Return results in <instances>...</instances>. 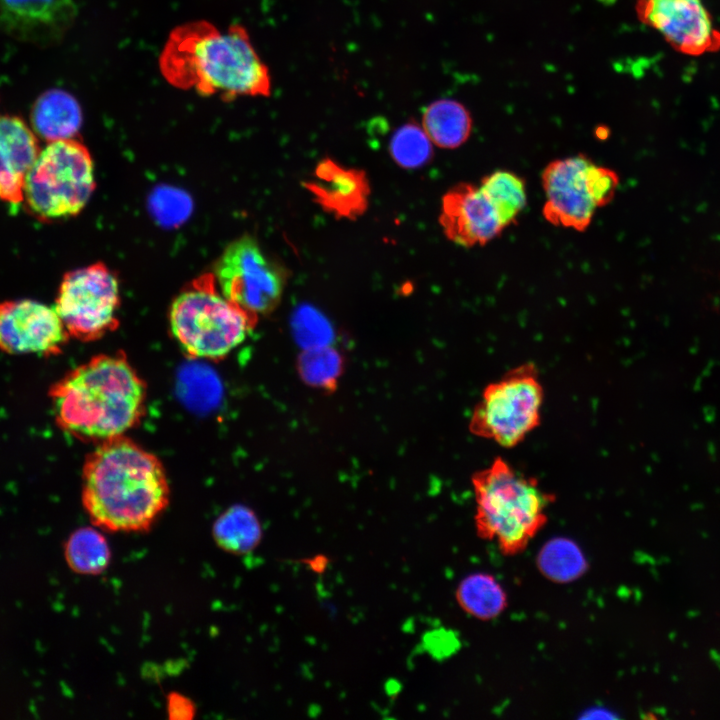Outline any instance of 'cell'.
Returning <instances> with one entry per match:
<instances>
[{"label": "cell", "instance_id": "cell-8", "mask_svg": "<svg viewBox=\"0 0 720 720\" xmlns=\"http://www.w3.org/2000/svg\"><path fill=\"white\" fill-rule=\"evenodd\" d=\"M69 335L94 341L119 325V282L103 263L67 272L53 305Z\"/></svg>", "mask_w": 720, "mask_h": 720}, {"label": "cell", "instance_id": "cell-9", "mask_svg": "<svg viewBox=\"0 0 720 720\" xmlns=\"http://www.w3.org/2000/svg\"><path fill=\"white\" fill-rule=\"evenodd\" d=\"M213 274L221 293L255 317L278 306L287 280V271L248 235L224 249Z\"/></svg>", "mask_w": 720, "mask_h": 720}, {"label": "cell", "instance_id": "cell-20", "mask_svg": "<svg viewBox=\"0 0 720 720\" xmlns=\"http://www.w3.org/2000/svg\"><path fill=\"white\" fill-rule=\"evenodd\" d=\"M213 535L216 543L231 553L252 551L262 537L261 525L251 510L235 506L215 522Z\"/></svg>", "mask_w": 720, "mask_h": 720}, {"label": "cell", "instance_id": "cell-4", "mask_svg": "<svg viewBox=\"0 0 720 720\" xmlns=\"http://www.w3.org/2000/svg\"><path fill=\"white\" fill-rule=\"evenodd\" d=\"M479 537L496 541L504 555L522 552L547 522L555 496L501 457L472 476Z\"/></svg>", "mask_w": 720, "mask_h": 720}, {"label": "cell", "instance_id": "cell-21", "mask_svg": "<svg viewBox=\"0 0 720 720\" xmlns=\"http://www.w3.org/2000/svg\"><path fill=\"white\" fill-rule=\"evenodd\" d=\"M456 599L463 610L480 619L494 618L506 607V595L500 584L483 573L464 578L457 587Z\"/></svg>", "mask_w": 720, "mask_h": 720}, {"label": "cell", "instance_id": "cell-18", "mask_svg": "<svg viewBox=\"0 0 720 720\" xmlns=\"http://www.w3.org/2000/svg\"><path fill=\"white\" fill-rule=\"evenodd\" d=\"M423 129L431 142L442 148H457L469 138L472 118L458 101L437 100L425 108Z\"/></svg>", "mask_w": 720, "mask_h": 720}, {"label": "cell", "instance_id": "cell-15", "mask_svg": "<svg viewBox=\"0 0 720 720\" xmlns=\"http://www.w3.org/2000/svg\"><path fill=\"white\" fill-rule=\"evenodd\" d=\"M305 187L322 208L337 217L354 219L368 206L370 188L364 171L345 168L329 158L318 163L314 179Z\"/></svg>", "mask_w": 720, "mask_h": 720}, {"label": "cell", "instance_id": "cell-22", "mask_svg": "<svg viewBox=\"0 0 720 720\" xmlns=\"http://www.w3.org/2000/svg\"><path fill=\"white\" fill-rule=\"evenodd\" d=\"M64 556L69 567L83 575L102 573L111 560L106 538L94 528H80L66 541Z\"/></svg>", "mask_w": 720, "mask_h": 720}, {"label": "cell", "instance_id": "cell-7", "mask_svg": "<svg viewBox=\"0 0 720 720\" xmlns=\"http://www.w3.org/2000/svg\"><path fill=\"white\" fill-rule=\"evenodd\" d=\"M543 400L536 366L523 363L485 387L472 412L470 431L512 448L540 424Z\"/></svg>", "mask_w": 720, "mask_h": 720}, {"label": "cell", "instance_id": "cell-2", "mask_svg": "<svg viewBox=\"0 0 720 720\" xmlns=\"http://www.w3.org/2000/svg\"><path fill=\"white\" fill-rule=\"evenodd\" d=\"M159 68L173 87L223 101L271 94L269 69L240 24L221 29L195 20L176 26L159 55Z\"/></svg>", "mask_w": 720, "mask_h": 720}, {"label": "cell", "instance_id": "cell-1", "mask_svg": "<svg viewBox=\"0 0 720 720\" xmlns=\"http://www.w3.org/2000/svg\"><path fill=\"white\" fill-rule=\"evenodd\" d=\"M83 507L95 527L145 532L169 504L160 459L125 435L97 443L82 469Z\"/></svg>", "mask_w": 720, "mask_h": 720}, {"label": "cell", "instance_id": "cell-5", "mask_svg": "<svg viewBox=\"0 0 720 720\" xmlns=\"http://www.w3.org/2000/svg\"><path fill=\"white\" fill-rule=\"evenodd\" d=\"M256 322L257 317L221 293L213 273L192 280L169 310L173 337L185 354L195 359L224 358L245 340Z\"/></svg>", "mask_w": 720, "mask_h": 720}, {"label": "cell", "instance_id": "cell-12", "mask_svg": "<svg viewBox=\"0 0 720 720\" xmlns=\"http://www.w3.org/2000/svg\"><path fill=\"white\" fill-rule=\"evenodd\" d=\"M70 335L54 306L32 299L0 302V350L12 354L56 355Z\"/></svg>", "mask_w": 720, "mask_h": 720}, {"label": "cell", "instance_id": "cell-19", "mask_svg": "<svg viewBox=\"0 0 720 720\" xmlns=\"http://www.w3.org/2000/svg\"><path fill=\"white\" fill-rule=\"evenodd\" d=\"M480 188L493 206L502 226L516 222L527 203L525 183L521 177L497 170L481 180Z\"/></svg>", "mask_w": 720, "mask_h": 720}, {"label": "cell", "instance_id": "cell-13", "mask_svg": "<svg viewBox=\"0 0 720 720\" xmlns=\"http://www.w3.org/2000/svg\"><path fill=\"white\" fill-rule=\"evenodd\" d=\"M77 14L74 0H0V30L18 41L47 47L63 40Z\"/></svg>", "mask_w": 720, "mask_h": 720}, {"label": "cell", "instance_id": "cell-25", "mask_svg": "<svg viewBox=\"0 0 720 720\" xmlns=\"http://www.w3.org/2000/svg\"><path fill=\"white\" fill-rule=\"evenodd\" d=\"M342 369V359L332 348H307L298 359V371L304 381L313 386L330 388L336 383Z\"/></svg>", "mask_w": 720, "mask_h": 720}, {"label": "cell", "instance_id": "cell-3", "mask_svg": "<svg viewBox=\"0 0 720 720\" xmlns=\"http://www.w3.org/2000/svg\"><path fill=\"white\" fill-rule=\"evenodd\" d=\"M49 397L63 431L99 443L139 424L147 385L123 352L99 354L53 384Z\"/></svg>", "mask_w": 720, "mask_h": 720}, {"label": "cell", "instance_id": "cell-6", "mask_svg": "<svg viewBox=\"0 0 720 720\" xmlns=\"http://www.w3.org/2000/svg\"><path fill=\"white\" fill-rule=\"evenodd\" d=\"M96 187L94 164L87 147L74 138L48 142L28 171L23 201L41 221L76 216Z\"/></svg>", "mask_w": 720, "mask_h": 720}, {"label": "cell", "instance_id": "cell-14", "mask_svg": "<svg viewBox=\"0 0 720 720\" xmlns=\"http://www.w3.org/2000/svg\"><path fill=\"white\" fill-rule=\"evenodd\" d=\"M440 225L457 245H485L505 229L480 186L460 183L442 198Z\"/></svg>", "mask_w": 720, "mask_h": 720}, {"label": "cell", "instance_id": "cell-28", "mask_svg": "<svg viewBox=\"0 0 720 720\" xmlns=\"http://www.w3.org/2000/svg\"><path fill=\"white\" fill-rule=\"evenodd\" d=\"M169 712H176V717L184 716L190 717L193 713L191 702L180 695H170L169 697Z\"/></svg>", "mask_w": 720, "mask_h": 720}, {"label": "cell", "instance_id": "cell-10", "mask_svg": "<svg viewBox=\"0 0 720 720\" xmlns=\"http://www.w3.org/2000/svg\"><path fill=\"white\" fill-rule=\"evenodd\" d=\"M639 20L677 52L701 56L720 50V30L702 0H636Z\"/></svg>", "mask_w": 720, "mask_h": 720}, {"label": "cell", "instance_id": "cell-26", "mask_svg": "<svg viewBox=\"0 0 720 720\" xmlns=\"http://www.w3.org/2000/svg\"><path fill=\"white\" fill-rule=\"evenodd\" d=\"M296 335L305 343L314 344L313 347L324 346L320 343L327 342L330 338L331 329L324 317L310 306L299 308L294 317Z\"/></svg>", "mask_w": 720, "mask_h": 720}, {"label": "cell", "instance_id": "cell-23", "mask_svg": "<svg viewBox=\"0 0 720 720\" xmlns=\"http://www.w3.org/2000/svg\"><path fill=\"white\" fill-rule=\"evenodd\" d=\"M541 572L551 580L566 583L584 573L586 562L578 546L565 538L547 542L537 557Z\"/></svg>", "mask_w": 720, "mask_h": 720}, {"label": "cell", "instance_id": "cell-24", "mask_svg": "<svg viewBox=\"0 0 720 720\" xmlns=\"http://www.w3.org/2000/svg\"><path fill=\"white\" fill-rule=\"evenodd\" d=\"M393 160L403 168H419L432 157L431 140L423 127L407 123L395 131L390 142Z\"/></svg>", "mask_w": 720, "mask_h": 720}, {"label": "cell", "instance_id": "cell-17", "mask_svg": "<svg viewBox=\"0 0 720 720\" xmlns=\"http://www.w3.org/2000/svg\"><path fill=\"white\" fill-rule=\"evenodd\" d=\"M81 120L78 102L61 89H50L41 94L31 110L34 132L48 142L73 138Z\"/></svg>", "mask_w": 720, "mask_h": 720}, {"label": "cell", "instance_id": "cell-16", "mask_svg": "<svg viewBox=\"0 0 720 720\" xmlns=\"http://www.w3.org/2000/svg\"><path fill=\"white\" fill-rule=\"evenodd\" d=\"M40 150L26 122L0 115V200L16 208L23 202L25 178Z\"/></svg>", "mask_w": 720, "mask_h": 720}, {"label": "cell", "instance_id": "cell-27", "mask_svg": "<svg viewBox=\"0 0 720 720\" xmlns=\"http://www.w3.org/2000/svg\"><path fill=\"white\" fill-rule=\"evenodd\" d=\"M588 179L597 207L601 208L609 204L614 198L619 185L617 173L592 162L588 169Z\"/></svg>", "mask_w": 720, "mask_h": 720}, {"label": "cell", "instance_id": "cell-11", "mask_svg": "<svg viewBox=\"0 0 720 720\" xmlns=\"http://www.w3.org/2000/svg\"><path fill=\"white\" fill-rule=\"evenodd\" d=\"M593 161L583 154L551 161L543 170V216L551 224L585 231L598 209L588 169Z\"/></svg>", "mask_w": 720, "mask_h": 720}]
</instances>
